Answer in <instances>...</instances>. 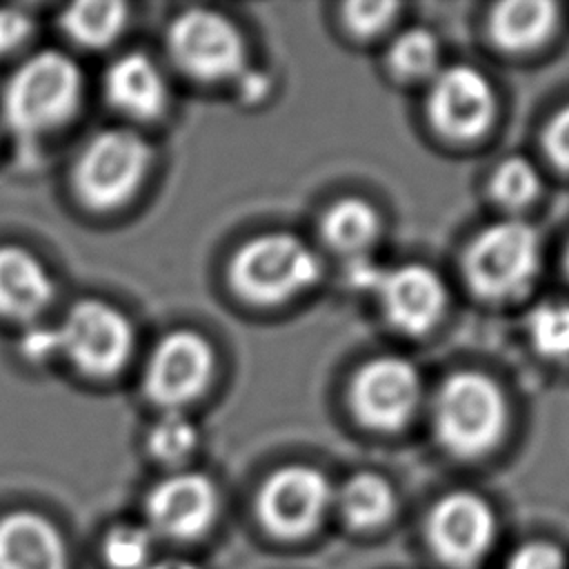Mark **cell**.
I'll list each match as a JSON object with an SVG mask.
<instances>
[{"instance_id": "obj_1", "label": "cell", "mask_w": 569, "mask_h": 569, "mask_svg": "<svg viewBox=\"0 0 569 569\" xmlns=\"http://www.w3.org/2000/svg\"><path fill=\"white\" fill-rule=\"evenodd\" d=\"M80 98L78 64L60 51H38L7 80L2 116L11 131L33 138L64 124L78 111Z\"/></svg>"}, {"instance_id": "obj_2", "label": "cell", "mask_w": 569, "mask_h": 569, "mask_svg": "<svg viewBox=\"0 0 569 569\" xmlns=\"http://www.w3.org/2000/svg\"><path fill=\"white\" fill-rule=\"evenodd\" d=\"M507 420V398L482 371L451 373L433 398L436 438L456 458H478L493 449Z\"/></svg>"}, {"instance_id": "obj_3", "label": "cell", "mask_w": 569, "mask_h": 569, "mask_svg": "<svg viewBox=\"0 0 569 569\" xmlns=\"http://www.w3.org/2000/svg\"><path fill=\"white\" fill-rule=\"evenodd\" d=\"M316 251L293 233L271 231L244 242L231 258L233 291L256 305H280L318 282Z\"/></svg>"}, {"instance_id": "obj_4", "label": "cell", "mask_w": 569, "mask_h": 569, "mask_svg": "<svg viewBox=\"0 0 569 569\" xmlns=\"http://www.w3.org/2000/svg\"><path fill=\"white\" fill-rule=\"evenodd\" d=\"M540 236L525 220H500L485 227L467 247L462 271L473 293L487 300L520 296L540 269Z\"/></svg>"}, {"instance_id": "obj_5", "label": "cell", "mask_w": 569, "mask_h": 569, "mask_svg": "<svg viewBox=\"0 0 569 569\" xmlns=\"http://www.w3.org/2000/svg\"><path fill=\"white\" fill-rule=\"evenodd\" d=\"M347 282L358 291L373 293L387 320L411 336L429 331L445 313L447 287L427 264L387 267L369 256H356L349 258Z\"/></svg>"}, {"instance_id": "obj_6", "label": "cell", "mask_w": 569, "mask_h": 569, "mask_svg": "<svg viewBox=\"0 0 569 569\" xmlns=\"http://www.w3.org/2000/svg\"><path fill=\"white\" fill-rule=\"evenodd\" d=\"M149 164L151 147L140 133L104 129L82 149L73 167V187L87 207L109 211L138 191Z\"/></svg>"}, {"instance_id": "obj_7", "label": "cell", "mask_w": 569, "mask_h": 569, "mask_svg": "<svg viewBox=\"0 0 569 569\" xmlns=\"http://www.w3.org/2000/svg\"><path fill=\"white\" fill-rule=\"evenodd\" d=\"M171 60L191 78L218 82L244 71V40L238 27L211 9H187L167 29Z\"/></svg>"}, {"instance_id": "obj_8", "label": "cell", "mask_w": 569, "mask_h": 569, "mask_svg": "<svg viewBox=\"0 0 569 569\" xmlns=\"http://www.w3.org/2000/svg\"><path fill=\"white\" fill-rule=\"evenodd\" d=\"M60 353L93 378L118 373L131 358V322L109 302L80 300L56 327Z\"/></svg>"}, {"instance_id": "obj_9", "label": "cell", "mask_w": 569, "mask_h": 569, "mask_svg": "<svg viewBox=\"0 0 569 569\" xmlns=\"http://www.w3.org/2000/svg\"><path fill=\"white\" fill-rule=\"evenodd\" d=\"M333 500L329 480L309 465L276 469L260 487V522L278 538H302L313 531Z\"/></svg>"}, {"instance_id": "obj_10", "label": "cell", "mask_w": 569, "mask_h": 569, "mask_svg": "<svg viewBox=\"0 0 569 569\" xmlns=\"http://www.w3.org/2000/svg\"><path fill=\"white\" fill-rule=\"evenodd\" d=\"M211 373V345L196 331L178 329L153 347L144 367L142 387L151 402L171 411L196 400L209 385Z\"/></svg>"}, {"instance_id": "obj_11", "label": "cell", "mask_w": 569, "mask_h": 569, "mask_svg": "<svg viewBox=\"0 0 569 569\" xmlns=\"http://www.w3.org/2000/svg\"><path fill=\"white\" fill-rule=\"evenodd\" d=\"M496 538L491 505L471 491L442 496L427 518V542L436 558L453 569H471Z\"/></svg>"}, {"instance_id": "obj_12", "label": "cell", "mask_w": 569, "mask_h": 569, "mask_svg": "<svg viewBox=\"0 0 569 569\" xmlns=\"http://www.w3.org/2000/svg\"><path fill=\"white\" fill-rule=\"evenodd\" d=\"M422 396L418 369L400 356H380L365 362L351 385V407L371 429H400Z\"/></svg>"}, {"instance_id": "obj_13", "label": "cell", "mask_w": 569, "mask_h": 569, "mask_svg": "<svg viewBox=\"0 0 569 569\" xmlns=\"http://www.w3.org/2000/svg\"><path fill=\"white\" fill-rule=\"evenodd\" d=\"M427 113L433 127L449 140H476L493 122L496 93L480 69L453 64L433 76Z\"/></svg>"}, {"instance_id": "obj_14", "label": "cell", "mask_w": 569, "mask_h": 569, "mask_svg": "<svg viewBox=\"0 0 569 569\" xmlns=\"http://www.w3.org/2000/svg\"><path fill=\"white\" fill-rule=\"evenodd\" d=\"M147 529L169 540L200 538L216 520L218 491L204 473L180 471L160 480L147 496Z\"/></svg>"}, {"instance_id": "obj_15", "label": "cell", "mask_w": 569, "mask_h": 569, "mask_svg": "<svg viewBox=\"0 0 569 569\" xmlns=\"http://www.w3.org/2000/svg\"><path fill=\"white\" fill-rule=\"evenodd\" d=\"M0 569H69L64 538L36 511L0 518Z\"/></svg>"}, {"instance_id": "obj_16", "label": "cell", "mask_w": 569, "mask_h": 569, "mask_svg": "<svg viewBox=\"0 0 569 569\" xmlns=\"http://www.w3.org/2000/svg\"><path fill=\"white\" fill-rule=\"evenodd\" d=\"M102 87L109 104L131 120H153L167 109L169 91L164 76L140 51L116 58L104 71Z\"/></svg>"}, {"instance_id": "obj_17", "label": "cell", "mask_w": 569, "mask_h": 569, "mask_svg": "<svg viewBox=\"0 0 569 569\" xmlns=\"http://www.w3.org/2000/svg\"><path fill=\"white\" fill-rule=\"evenodd\" d=\"M53 298L44 264L22 247H0V316L31 322Z\"/></svg>"}, {"instance_id": "obj_18", "label": "cell", "mask_w": 569, "mask_h": 569, "mask_svg": "<svg viewBox=\"0 0 569 569\" xmlns=\"http://www.w3.org/2000/svg\"><path fill=\"white\" fill-rule=\"evenodd\" d=\"M558 22V7L545 0H509L489 16L491 40L511 53L538 49Z\"/></svg>"}, {"instance_id": "obj_19", "label": "cell", "mask_w": 569, "mask_h": 569, "mask_svg": "<svg viewBox=\"0 0 569 569\" xmlns=\"http://www.w3.org/2000/svg\"><path fill=\"white\" fill-rule=\"evenodd\" d=\"M320 229L325 242L331 249L356 258L365 256V249L376 240L380 231V218L367 200L351 196L333 202L327 209Z\"/></svg>"}, {"instance_id": "obj_20", "label": "cell", "mask_w": 569, "mask_h": 569, "mask_svg": "<svg viewBox=\"0 0 569 569\" xmlns=\"http://www.w3.org/2000/svg\"><path fill=\"white\" fill-rule=\"evenodd\" d=\"M336 500L342 518L353 529H376L385 525L396 509V493L391 485L382 476L369 471L347 478Z\"/></svg>"}, {"instance_id": "obj_21", "label": "cell", "mask_w": 569, "mask_h": 569, "mask_svg": "<svg viewBox=\"0 0 569 569\" xmlns=\"http://www.w3.org/2000/svg\"><path fill=\"white\" fill-rule=\"evenodd\" d=\"M127 22V7L122 2H78L62 11L60 27L80 47L102 49L111 44Z\"/></svg>"}, {"instance_id": "obj_22", "label": "cell", "mask_w": 569, "mask_h": 569, "mask_svg": "<svg viewBox=\"0 0 569 569\" xmlns=\"http://www.w3.org/2000/svg\"><path fill=\"white\" fill-rule=\"evenodd\" d=\"M387 60L391 71L407 80L436 76L438 60H440V44L431 31L422 27H411L391 42Z\"/></svg>"}, {"instance_id": "obj_23", "label": "cell", "mask_w": 569, "mask_h": 569, "mask_svg": "<svg viewBox=\"0 0 569 569\" xmlns=\"http://www.w3.org/2000/svg\"><path fill=\"white\" fill-rule=\"evenodd\" d=\"M196 445H198L196 422L182 409L164 411L151 425L147 436L149 453L164 465L184 462L196 451Z\"/></svg>"}, {"instance_id": "obj_24", "label": "cell", "mask_w": 569, "mask_h": 569, "mask_svg": "<svg viewBox=\"0 0 569 569\" xmlns=\"http://www.w3.org/2000/svg\"><path fill=\"white\" fill-rule=\"evenodd\" d=\"M540 191L538 169L522 156H511L491 176V196L507 209L527 207Z\"/></svg>"}, {"instance_id": "obj_25", "label": "cell", "mask_w": 569, "mask_h": 569, "mask_svg": "<svg viewBox=\"0 0 569 569\" xmlns=\"http://www.w3.org/2000/svg\"><path fill=\"white\" fill-rule=\"evenodd\" d=\"M151 551L153 533L140 525H116L102 540V560L109 569H147Z\"/></svg>"}, {"instance_id": "obj_26", "label": "cell", "mask_w": 569, "mask_h": 569, "mask_svg": "<svg viewBox=\"0 0 569 569\" xmlns=\"http://www.w3.org/2000/svg\"><path fill=\"white\" fill-rule=\"evenodd\" d=\"M533 347L547 358H569V302L547 300L529 313Z\"/></svg>"}, {"instance_id": "obj_27", "label": "cell", "mask_w": 569, "mask_h": 569, "mask_svg": "<svg viewBox=\"0 0 569 569\" xmlns=\"http://www.w3.org/2000/svg\"><path fill=\"white\" fill-rule=\"evenodd\" d=\"M400 4L398 2H349L345 4V22L349 27L351 33H356L358 38H369L380 33L382 29H387L391 24V20L396 18Z\"/></svg>"}, {"instance_id": "obj_28", "label": "cell", "mask_w": 569, "mask_h": 569, "mask_svg": "<svg viewBox=\"0 0 569 569\" xmlns=\"http://www.w3.org/2000/svg\"><path fill=\"white\" fill-rule=\"evenodd\" d=\"M505 569H567L562 551L545 540L520 545L507 560Z\"/></svg>"}, {"instance_id": "obj_29", "label": "cell", "mask_w": 569, "mask_h": 569, "mask_svg": "<svg viewBox=\"0 0 569 569\" xmlns=\"http://www.w3.org/2000/svg\"><path fill=\"white\" fill-rule=\"evenodd\" d=\"M545 151L560 169H569V104H565L545 129Z\"/></svg>"}, {"instance_id": "obj_30", "label": "cell", "mask_w": 569, "mask_h": 569, "mask_svg": "<svg viewBox=\"0 0 569 569\" xmlns=\"http://www.w3.org/2000/svg\"><path fill=\"white\" fill-rule=\"evenodd\" d=\"M33 31V22L20 9H0V56L20 49Z\"/></svg>"}, {"instance_id": "obj_31", "label": "cell", "mask_w": 569, "mask_h": 569, "mask_svg": "<svg viewBox=\"0 0 569 569\" xmlns=\"http://www.w3.org/2000/svg\"><path fill=\"white\" fill-rule=\"evenodd\" d=\"M20 349H22L24 358L33 360V362L53 358L56 353H60L56 327H44V325L29 327L20 340Z\"/></svg>"}, {"instance_id": "obj_32", "label": "cell", "mask_w": 569, "mask_h": 569, "mask_svg": "<svg viewBox=\"0 0 569 569\" xmlns=\"http://www.w3.org/2000/svg\"><path fill=\"white\" fill-rule=\"evenodd\" d=\"M238 78H240V93H242L244 100L253 102V100H260V98L267 96V91H269V80H267L264 73L244 69Z\"/></svg>"}, {"instance_id": "obj_33", "label": "cell", "mask_w": 569, "mask_h": 569, "mask_svg": "<svg viewBox=\"0 0 569 569\" xmlns=\"http://www.w3.org/2000/svg\"><path fill=\"white\" fill-rule=\"evenodd\" d=\"M147 569H198V567L189 560H182V558H164V560L151 562Z\"/></svg>"}, {"instance_id": "obj_34", "label": "cell", "mask_w": 569, "mask_h": 569, "mask_svg": "<svg viewBox=\"0 0 569 569\" xmlns=\"http://www.w3.org/2000/svg\"><path fill=\"white\" fill-rule=\"evenodd\" d=\"M567 271H569V249H567Z\"/></svg>"}]
</instances>
